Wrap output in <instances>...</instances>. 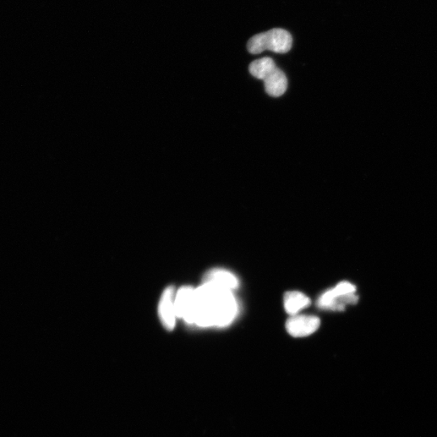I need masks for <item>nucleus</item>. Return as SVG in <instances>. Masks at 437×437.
I'll list each match as a JSON object with an SVG mask.
<instances>
[{"label": "nucleus", "instance_id": "1", "mask_svg": "<svg viewBox=\"0 0 437 437\" xmlns=\"http://www.w3.org/2000/svg\"><path fill=\"white\" fill-rule=\"evenodd\" d=\"M238 306L233 291L204 281L195 288L191 325L199 327H226L236 319Z\"/></svg>", "mask_w": 437, "mask_h": 437}, {"label": "nucleus", "instance_id": "2", "mask_svg": "<svg viewBox=\"0 0 437 437\" xmlns=\"http://www.w3.org/2000/svg\"><path fill=\"white\" fill-rule=\"evenodd\" d=\"M292 46L293 37L288 31L273 29L251 37L247 49L252 54H259L266 50L285 54L291 50Z\"/></svg>", "mask_w": 437, "mask_h": 437}, {"label": "nucleus", "instance_id": "3", "mask_svg": "<svg viewBox=\"0 0 437 437\" xmlns=\"http://www.w3.org/2000/svg\"><path fill=\"white\" fill-rule=\"evenodd\" d=\"M356 290V287L349 282L340 283L334 288L329 289L321 295L318 300L319 307L332 311H343L347 305L358 302Z\"/></svg>", "mask_w": 437, "mask_h": 437}, {"label": "nucleus", "instance_id": "4", "mask_svg": "<svg viewBox=\"0 0 437 437\" xmlns=\"http://www.w3.org/2000/svg\"><path fill=\"white\" fill-rule=\"evenodd\" d=\"M321 321L318 316L312 315H294L286 324L289 335L302 338L309 336L319 329Z\"/></svg>", "mask_w": 437, "mask_h": 437}, {"label": "nucleus", "instance_id": "5", "mask_svg": "<svg viewBox=\"0 0 437 437\" xmlns=\"http://www.w3.org/2000/svg\"><path fill=\"white\" fill-rule=\"evenodd\" d=\"M195 288L183 287L175 294V310L178 319H183L191 325L194 308Z\"/></svg>", "mask_w": 437, "mask_h": 437}, {"label": "nucleus", "instance_id": "6", "mask_svg": "<svg viewBox=\"0 0 437 437\" xmlns=\"http://www.w3.org/2000/svg\"><path fill=\"white\" fill-rule=\"evenodd\" d=\"M175 294L176 292L173 288H168L164 291L160 300V319L163 326L168 331L173 329L178 319L176 310H175Z\"/></svg>", "mask_w": 437, "mask_h": 437}, {"label": "nucleus", "instance_id": "7", "mask_svg": "<svg viewBox=\"0 0 437 437\" xmlns=\"http://www.w3.org/2000/svg\"><path fill=\"white\" fill-rule=\"evenodd\" d=\"M266 94L273 97L282 96L288 89V79L280 68H276L264 80Z\"/></svg>", "mask_w": 437, "mask_h": 437}, {"label": "nucleus", "instance_id": "8", "mask_svg": "<svg viewBox=\"0 0 437 437\" xmlns=\"http://www.w3.org/2000/svg\"><path fill=\"white\" fill-rule=\"evenodd\" d=\"M204 281L210 282L215 285L233 291L238 287V278L233 273L226 270L215 269L210 271L204 277Z\"/></svg>", "mask_w": 437, "mask_h": 437}, {"label": "nucleus", "instance_id": "9", "mask_svg": "<svg viewBox=\"0 0 437 437\" xmlns=\"http://www.w3.org/2000/svg\"><path fill=\"white\" fill-rule=\"evenodd\" d=\"M310 303V299L300 292H288L284 295V309L292 316L298 314L300 311L308 307Z\"/></svg>", "mask_w": 437, "mask_h": 437}, {"label": "nucleus", "instance_id": "10", "mask_svg": "<svg viewBox=\"0 0 437 437\" xmlns=\"http://www.w3.org/2000/svg\"><path fill=\"white\" fill-rule=\"evenodd\" d=\"M276 68L274 60L266 57L251 63L250 73L257 79L264 80Z\"/></svg>", "mask_w": 437, "mask_h": 437}]
</instances>
